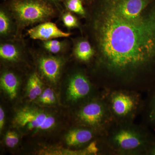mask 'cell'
<instances>
[{
  "mask_svg": "<svg viewBox=\"0 0 155 155\" xmlns=\"http://www.w3.org/2000/svg\"><path fill=\"white\" fill-rule=\"evenodd\" d=\"M5 112L3 108L1 107H0V130H2L5 123Z\"/></svg>",
  "mask_w": 155,
  "mask_h": 155,
  "instance_id": "23",
  "label": "cell"
},
{
  "mask_svg": "<svg viewBox=\"0 0 155 155\" xmlns=\"http://www.w3.org/2000/svg\"><path fill=\"white\" fill-rule=\"evenodd\" d=\"M45 1H47L54 6L60 14L64 11V9L62 5V3H63L64 0H45Z\"/></svg>",
  "mask_w": 155,
  "mask_h": 155,
  "instance_id": "21",
  "label": "cell"
},
{
  "mask_svg": "<svg viewBox=\"0 0 155 155\" xmlns=\"http://www.w3.org/2000/svg\"><path fill=\"white\" fill-rule=\"evenodd\" d=\"M31 38L41 41L50 40L61 38H68L71 33L60 29L55 23L50 21L40 23L27 31Z\"/></svg>",
  "mask_w": 155,
  "mask_h": 155,
  "instance_id": "11",
  "label": "cell"
},
{
  "mask_svg": "<svg viewBox=\"0 0 155 155\" xmlns=\"http://www.w3.org/2000/svg\"><path fill=\"white\" fill-rule=\"evenodd\" d=\"M151 0H105L91 21L98 86L149 91L155 66V8Z\"/></svg>",
  "mask_w": 155,
  "mask_h": 155,
  "instance_id": "1",
  "label": "cell"
},
{
  "mask_svg": "<svg viewBox=\"0 0 155 155\" xmlns=\"http://www.w3.org/2000/svg\"><path fill=\"white\" fill-rule=\"evenodd\" d=\"M66 10L81 17H86V12L82 0H64L63 2Z\"/></svg>",
  "mask_w": 155,
  "mask_h": 155,
  "instance_id": "18",
  "label": "cell"
},
{
  "mask_svg": "<svg viewBox=\"0 0 155 155\" xmlns=\"http://www.w3.org/2000/svg\"><path fill=\"white\" fill-rule=\"evenodd\" d=\"M42 82L38 74L33 73L29 76L27 82V93L31 100H34L42 93Z\"/></svg>",
  "mask_w": 155,
  "mask_h": 155,
  "instance_id": "16",
  "label": "cell"
},
{
  "mask_svg": "<svg viewBox=\"0 0 155 155\" xmlns=\"http://www.w3.org/2000/svg\"><path fill=\"white\" fill-rule=\"evenodd\" d=\"M16 126L28 130H48L54 127L55 119L43 111L25 107L19 110L14 118Z\"/></svg>",
  "mask_w": 155,
  "mask_h": 155,
  "instance_id": "7",
  "label": "cell"
},
{
  "mask_svg": "<svg viewBox=\"0 0 155 155\" xmlns=\"http://www.w3.org/2000/svg\"><path fill=\"white\" fill-rule=\"evenodd\" d=\"M109 155H147L155 139L143 124L113 122L103 134Z\"/></svg>",
  "mask_w": 155,
  "mask_h": 155,
  "instance_id": "2",
  "label": "cell"
},
{
  "mask_svg": "<svg viewBox=\"0 0 155 155\" xmlns=\"http://www.w3.org/2000/svg\"><path fill=\"white\" fill-rule=\"evenodd\" d=\"M75 118L79 126L89 127L103 133L114 122L102 91L99 95L79 105Z\"/></svg>",
  "mask_w": 155,
  "mask_h": 155,
  "instance_id": "5",
  "label": "cell"
},
{
  "mask_svg": "<svg viewBox=\"0 0 155 155\" xmlns=\"http://www.w3.org/2000/svg\"><path fill=\"white\" fill-rule=\"evenodd\" d=\"M101 92L97 91L96 87L82 70H76L69 76L67 95L68 99L73 104L80 105L99 95Z\"/></svg>",
  "mask_w": 155,
  "mask_h": 155,
  "instance_id": "6",
  "label": "cell"
},
{
  "mask_svg": "<svg viewBox=\"0 0 155 155\" xmlns=\"http://www.w3.org/2000/svg\"><path fill=\"white\" fill-rule=\"evenodd\" d=\"M74 14L67 10L60 14L61 21L64 26L69 29L78 28L80 26L79 21Z\"/></svg>",
  "mask_w": 155,
  "mask_h": 155,
  "instance_id": "19",
  "label": "cell"
},
{
  "mask_svg": "<svg viewBox=\"0 0 155 155\" xmlns=\"http://www.w3.org/2000/svg\"><path fill=\"white\" fill-rule=\"evenodd\" d=\"M6 3L17 24V38H21L22 30L26 27L50 21L59 12L45 0H8Z\"/></svg>",
  "mask_w": 155,
  "mask_h": 155,
  "instance_id": "3",
  "label": "cell"
},
{
  "mask_svg": "<svg viewBox=\"0 0 155 155\" xmlns=\"http://www.w3.org/2000/svg\"><path fill=\"white\" fill-rule=\"evenodd\" d=\"M17 28L15 20L8 9L2 7L0 10V36L1 40L17 38Z\"/></svg>",
  "mask_w": 155,
  "mask_h": 155,
  "instance_id": "12",
  "label": "cell"
},
{
  "mask_svg": "<svg viewBox=\"0 0 155 155\" xmlns=\"http://www.w3.org/2000/svg\"><path fill=\"white\" fill-rule=\"evenodd\" d=\"M103 134L89 127L78 126L69 130L65 137V141L69 146L81 147L89 145Z\"/></svg>",
  "mask_w": 155,
  "mask_h": 155,
  "instance_id": "9",
  "label": "cell"
},
{
  "mask_svg": "<svg viewBox=\"0 0 155 155\" xmlns=\"http://www.w3.org/2000/svg\"><path fill=\"white\" fill-rule=\"evenodd\" d=\"M85 2H92L94 0H84Z\"/></svg>",
  "mask_w": 155,
  "mask_h": 155,
  "instance_id": "25",
  "label": "cell"
},
{
  "mask_svg": "<svg viewBox=\"0 0 155 155\" xmlns=\"http://www.w3.org/2000/svg\"><path fill=\"white\" fill-rule=\"evenodd\" d=\"M19 84V78L14 72L7 71L2 74L1 86L11 99L17 97Z\"/></svg>",
  "mask_w": 155,
  "mask_h": 155,
  "instance_id": "14",
  "label": "cell"
},
{
  "mask_svg": "<svg viewBox=\"0 0 155 155\" xmlns=\"http://www.w3.org/2000/svg\"><path fill=\"white\" fill-rule=\"evenodd\" d=\"M27 50L21 38L1 40L0 58L8 63H16L22 60Z\"/></svg>",
  "mask_w": 155,
  "mask_h": 155,
  "instance_id": "10",
  "label": "cell"
},
{
  "mask_svg": "<svg viewBox=\"0 0 155 155\" xmlns=\"http://www.w3.org/2000/svg\"><path fill=\"white\" fill-rule=\"evenodd\" d=\"M73 54L78 61L88 63L94 57L96 51L87 40L81 38L74 41Z\"/></svg>",
  "mask_w": 155,
  "mask_h": 155,
  "instance_id": "13",
  "label": "cell"
},
{
  "mask_svg": "<svg viewBox=\"0 0 155 155\" xmlns=\"http://www.w3.org/2000/svg\"><path fill=\"white\" fill-rule=\"evenodd\" d=\"M42 41L41 46L44 50L52 54L64 53L68 48V43L66 40L59 41L54 39Z\"/></svg>",
  "mask_w": 155,
  "mask_h": 155,
  "instance_id": "17",
  "label": "cell"
},
{
  "mask_svg": "<svg viewBox=\"0 0 155 155\" xmlns=\"http://www.w3.org/2000/svg\"><path fill=\"white\" fill-rule=\"evenodd\" d=\"M102 94L114 122H134L143 110L144 100L139 92L127 89H104Z\"/></svg>",
  "mask_w": 155,
  "mask_h": 155,
  "instance_id": "4",
  "label": "cell"
},
{
  "mask_svg": "<svg viewBox=\"0 0 155 155\" xmlns=\"http://www.w3.org/2000/svg\"><path fill=\"white\" fill-rule=\"evenodd\" d=\"M64 60L61 56L45 51L37 60L39 70L42 75L52 83H56L61 76Z\"/></svg>",
  "mask_w": 155,
  "mask_h": 155,
  "instance_id": "8",
  "label": "cell"
},
{
  "mask_svg": "<svg viewBox=\"0 0 155 155\" xmlns=\"http://www.w3.org/2000/svg\"><path fill=\"white\" fill-rule=\"evenodd\" d=\"M147 155H155V140L149 148Z\"/></svg>",
  "mask_w": 155,
  "mask_h": 155,
  "instance_id": "24",
  "label": "cell"
},
{
  "mask_svg": "<svg viewBox=\"0 0 155 155\" xmlns=\"http://www.w3.org/2000/svg\"><path fill=\"white\" fill-rule=\"evenodd\" d=\"M150 91L152 92L147 100L144 101V108L141 113L142 124L155 127V86Z\"/></svg>",
  "mask_w": 155,
  "mask_h": 155,
  "instance_id": "15",
  "label": "cell"
},
{
  "mask_svg": "<svg viewBox=\"0 0 155 155\" xmlns=\"http://www.w3.org/2000/svg\"><path fill=\"white\" fill-rule=\"evenodd\" d=\"M56 97L54 92L52 90H51L45 104H54L56 102Z\"/></svg>",
  "mask_w": 155,
  "mask_h": 155,
  "instance_id": "22",
  "label": "cell"
},
{
  "mask_svg": "<svg viewBox=\"0 0 155 155\" xmlns=\"http://www.w3.org/2000/svg\"><path fill=\"white\" fill-rule=\"evenodd\" d=\"M19 141V137L16 132L9 131L6 134L5 143L9 147H14L18 144Z\"/></svg>",
  "mask_w": 155,
  "mask_h": 155,
  "instance_id": "20",
  "label": "cell"
}]
</instances>
